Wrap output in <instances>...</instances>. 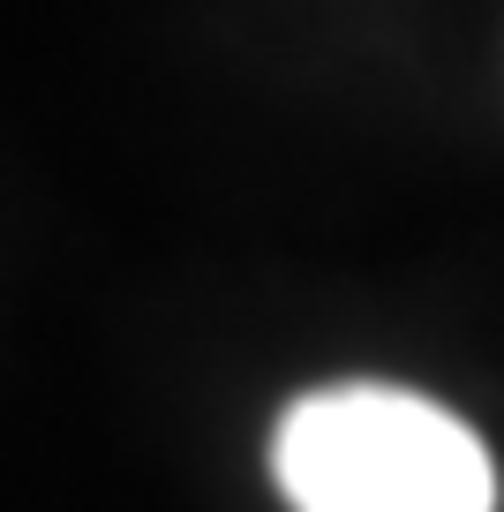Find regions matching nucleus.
Wrapping results in <instances>:
<instances>
[{"label":"nucleus","mask_w":504,"mask_h":512,"mask_svg":"<svg viewBox=\"0 0 504 512\" xmlns=\"http://www.w3.org/2000/svg\"><path fill=\"white\" fill-rule=\"evenodd\" d=\"M271 482L294 512H497L482 437L429 392L377 377L301 392L271 430Z\"/></svg>","instance_id":"f257e3e1"}]
</instances>
